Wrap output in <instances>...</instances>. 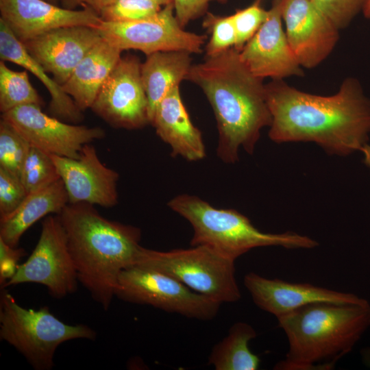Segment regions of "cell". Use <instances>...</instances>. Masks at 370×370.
Segmentation results:
<instances>
[{
    "instance_id": "6da1fadb",
    "label": "cell",
    "mask_w": 370,
    "mask_h": 370,
    "mask_svg": "<svg viewBox=\"0 0 370 370\" xmlns=\"http://www.w3.org/2000/svg\"><path fill=\"white\" fill-rule=\"evenodd\" d=\"M266 93L273 142H312L341 156L360 151L368 144L370 97L355 77L345 79L338 92L329 96L305 92L284 79L266 84Z\"/></svg>"
},
{
    "instance_id": "7a4b0ae2",
    "label": "cell",
    "mask_w": 370,
    "mask_h": 370,
    "mask_svg": "<svg viewBox=\"0 0 370 370\" xmlns=\"http://www.w3.org/2000/svg\"><path fill=\"white\" fill-rule=\"evenodd\" d=\"M186 79L203 90L213 110L219 133L217 156L234 164L241 147L252 154L261 130L271 125L272 116L266 84L243 62L239 51L232 47L206 56L203 62L192 64Z\"/></svg>"
},
{
    "instance_id": "3957f363",
    "label": "cell",
    "mask_w": 370,
    "mask_h": 370,
    "mask_svg": "<svg viewBox=\"0 0 370 370\" xmlns=\"http://www.w3.org/2000/svg\"><path fill=\"white\" fill-rule=\"evenodd\" d=\"M58 216L79 282L107 310L120 273L135 264L140 230L105 218L88 203L68 204Z\"/></svg>"
},
{
    "instance_id": "277c9868",
    "label": "cell",
    "mask_w": 370,
    "mask_h": 370,
    "mask_svg": "<svg viewBox=\"0 0 370 370\" xmlns=\"http://www.w3.org/2000/svg\"><path fill=\"white\" fill-rule=\"evenodd\" d=\"M288 339L278 370H330L370 328V304H310L277 318Z\"/></svg>"
},
{
    "instance_id": "5b68a950",
    "label": "cell",
    "mask_w": 370,
    "mask_h": 370,
    "mask_svg": "<svg viewBox=\"0 0 370 370\" xmlns=\"http://www.w3.org/2000/svg\"><path fill=\"white\" fill-rule=\"evenodd\" d=\"M167 205L192 225L191 246L206 245L235 260L256 247L312 249L319 245L317 241L293 232H261L236 210L214 208L195 195H177Z\"/></svg>"
},
{
    "instance_id": "8992f818",
    "label": "cell",
    "mask_w": 370,
    "mask_h": 370,
    "mask_svg": "<svg viewBox=\"0 0 370 370\" xmlns=\"http://www.w3.org/2000/svg\"><path fill=\"white\" fill-rule=\"evenodd\" d=\"M0 295V338L14 347L36 370L53 367L57 348L66 341L95 340L97 333L84 324H66L47 306L26 309L3 288Z\"/></svg>"
},
{
    "instance_id": "52a82bcc",
    "label": "cell",
    "mask_w": 370,
    "mask_h": 370,
    "mask_svg": "<svg viewBox=\"0 0 370 370\" xmlns=\"http://www.w3.org/2000/svg\"><path fill=\"white\" fill-rule=\"evenodd\" d=\"M134 266L169 275L221 304L236 302L241 293L236 279L235 260L206 245L167 251L141 246Z\"/></svg>"
},
{
    "instance_id": "ba28073f",
    "label": "cell",
    "mask_w": 370,
    "mask_h": 370,
    "mask_svg": "<svg viewBox=\"0 0 370 370\" xmlns=\"http://www.w3.org/2000/svg\"><path fill=\"white\" fill-rule=\"evenodd\" d=\"M115 296L124 301L150 305L199 320L212 319L221 305L169 275L138 266L121 271Z\"/></svg>"
},
{
    "instance_id": "9c48e42d",
    "label": "cell",
    "mask_w": 370,
    "mask_h": 370,
    "mask_svg": "<svg viewBox=\"0 0 370 370\" xmlns=\"http://www.w3.org/2000/svg\"><path fill=\"white\" fill-rule=\"evenodd\" d=\"M78 282L66 233L57 214L45 217L35 248L4 288L37 283L45 286L51 297L60 299L75 293Z\"/></svg>"
},
{
    "instance_id": "30bf717a",
    "label": "cell",
    "mask_w": 370,
    "mask_h": 370,
    "mask_svg": "<svg viewBox=\"0 0 370 370\" xmlns=\"http://www.w3.org/2000/svg\"><path fill=\"white\" fill-rule=\"evenodd\" d=\"M97 29L103 39L122 51L136 49L146 56L166 51L199 53L207 38L180 25L173 3L147 18L128 22L102 21Z\"/></svg>"
},
{
    "instance_id": "8fae6325",
    "label": "cell",
    "mask_w": 370,
    "mask_h": 370,
    "mask_svg": "<svg viewBox=\"0 0 370 370\" xmlns=\"http://www.w3.org/2000/svg\"><path fill=\"white\" fill-rule=\"evenodd\" d=\"M140 66L138 57H121L90 108L112 127L136 130L150 124Z\"/></svg>"
},
{
    "instance_id": "7c38bea8",
    "label": "cell",
    "mask_w": 370,
    "mask_h": 370,
    "mask_svg": "<svg viewBox=\"0 0 370 370\" xmlns=\"http://www.w3.org/2000/svg\"><path fill=\"white\" fill-rule=\"evenodd\" d=\"M40 106L29 104L1 114L30 144L51 155L77 159L86 144L103 138L106 132L99 127L69 124L51 116Z\"/></svg>"
},
{
    "instance_id": "4fadbf2b",
    "label": "cell",
    "mask_w": 370,
    "mask_h": 370,
    "mask_svg": "<svg viewBox=\"0 0 370 370\" xmlns=\"http://www.w3.org/2000/svg\"><path fill=\"white\" fill-rule=\"evenodd\" d=\"M282 16L288 42L302 68L317 66L332 52L339 29L312 0H282Z\"/></svg>"
},
{
    "instance_id": "5bb4252c",
    "label": "cell",
    "mask_w": 370,
    "mask_h": 370,
    "mask_svg": "<svg viewBox=\"0 0 370 370\" xmlns=\"http://www.w3.org/2000/svg\"><path fill=\"white\" fill-rule=\"evenodd\" d=\"M282 0H273L263 23L239 51L243 62L259 78L303 76L282 23Z\"/></svg>"
},
{
    "instance_id": "9a60e30c",
    "label": "cell",
    "mask_w": 370,
    "mask_h": 370,
    "mask_svg": "<svg viewBox=\"0 0 370 370\" xmlns=\"http://www.w3.org/2000/svg\"><path fill=\"white\" fill-rule=\"evenodd\" d=\"M51 157L65 186L69 204L88 203L104 208L116 205L119 175L101 162L90 143L83 146L77 159Z\"/></svg>"
},
{
    "instance_id": "2e32d148",
    "label": "cell",
    "mask_w": 370,
    "mask_h": 370,
    "mask_svg": "<svg viewBox=\"0 0 370 370\" xmlns=\"http://www.w3.org/2000/svg\"><path fill=\"white\" fill-rule=\"evenodd\" d=\"M243 282L254 304L276 318L313 303L368 302L367 299L353 293L308 283H292L280 279H269L254 272L246 274Z\"/></svg>"
},
{
    "instance_id": "e0dca14e",
    "label": "cell",
    "mask_w": 370,
    "mask_h": 370,
    "mask_svg": "<svg viewBox=\"0 0 370 370\" xmlns=\"http://www.w3.org/2000/svg\"><path fill=\"white\" fill-rule=\"evenodd\" d=\"M1 18L22 42L51 29L69 26L97 28L102 20L92 9L70 10L45 0H0Z\"/></svg>"
},
{
    "instance_id": "ac0fdd59",
    "label": "cell",
    "mask_w": 370,
    "mask_h": 370,
    "mask_svg": "<svg viewBox=\"0 0 370 370\" xmlns=\"http://www.w3.org/2000/svg\"><path fill=\"white\" fill-rule=\"evenodd\" d=\"M101 39L95 27L69 26L51 29L23 44L27 52L62 86Z\"/></svg>"
},
{
    "instance_id": "d6986e66",
    "label": "cell",
    "mask_w": 370,
    "mask_h": 370,
    "mask_svg": "<svg viewBox=\"0 0 370 370\" xmlns=\"http://www.w3.org/2000/svg\"><path fill=\"white\" fill-rule=\"evenodd\" d=\"M151 124L160 139L169 145L173 157L198 161L206 156L201 132L190 119L180 86L173 88L160 101Z\"/></svg>"
},
{
    "instance_id": "ffe728a7",
    "label": "cell",
    "mask_w": 370,
    "mask_h": 370,
    "mask_svg": "<svg viewBox=\"0 0 370 370\" xmlns=\"http://www.w3.org/2000/svg\"><path fill=\"white\" fill-rule=\"evenodd\" d=\"M121 52L101 38L62 85L82 112L91 108L101 86L121 59Z\"/></svg>"
},
{
    "instance_id": "44dd1931",
    "label": "cell",
    "mask_w": 370,
    "mask_h": 370,
    "mask_svg": "<svg viewBox=\"0 0 370 370\" xmlns=\"http://www.w3.org/2000/svg\"><path fill=\"white\" fill-rule=\"evenodd\" d=\"M0 58L18 64L37 77L51 95L49 112L63 121L79 123L84 116L73 99L62 86L47 74L43 67L27 52L22 42L0 18Z\"/></svg>"
},
{
    "instance_id": "7402d4cb",
    "label": "cell",
    "mask_w": 370,
    "mask_h": 370,
    "mask_svg": "<svg viewBox=\"0 0 370 370\" xmlns=\"http://www.w3.org/2000/svg\"><path fill=\"white\" fill-rule=\"evenodd\" d=\"M69 204L61 178L27 195L20 206L0 221V238L17 247L23 234L36 221L49 214H59Z\"/></svg>"
},
{
    "instance_id": "603a6c76",
    "label": "cell",
    "mask_w": 370,
    "mask_h": 370,
    "mask_svg": "<svg viewBox=\"0 0 370 370\" xmlns=\"http://www.w3.org/2000/svg\"><path fill=\"white\" fill-rule=\"evenodd\" d=\"M190 54L185 51H158L147 55L141 63V78L148 101L150 124L160 101L186 79L192 66Z\"/></svg>"
},
{
    "instance_id": "cb8c5ba5",
    "label": "cell",
    "mask_w": 370,
    "mask_h": 370,
    "mask_svg": "<svg viewBox=\"0 0 370 370\" xmlns=\"http://www.w3.org/2000/svg\"><path fill=\"white\" fill-rule=\"evenodd\" d=\"M256 335L251 325L241 321L234 323L227 335L213 347L208 363L216 370L258 369L260 359L249 347Z\"/></svg>"
},
{
    "instance_id": "d4e9b609",
    "label": "cell",
    "mask_w": 370,
    "mask_h": 370,
    "mask_svg": "<svg viewBox=\"0 0 370 370\" xmlns=\"http://www.w3.org/2000/svg\"><path fill=\"white\" fill-rule=\"evenodd\" d=\"M42 107L44 101L29 82L27 71L11 70L0 62V111L1 114L23 105Z\"/></svg>"
},
{
    "instance_id": "484cf974",
    "label": "cell",
    "mask_w": 370,
    "mask_h": 370,
    "mask_svg": "<svg viewBox=\"0 0 370 370\" xmlns=\"http://www.w3.org/2000/svg\"><path fill=\"white\" fill-rule=\"evenodd\" d=\"M19 177L28 194L60 179L51 155L32 145Z\"/></svg>"
},
{
    "instance_id": "4316f807",
    "label": "cell",
    "mask_w": 370,
    "mask_h": 370,
    "mask_svg": "<svg viewBox=\"0 0 370 370\" xmlns=\"http://www.w3.org/2000/svg\"><path fill=\"white\" fill-rule=\"evenodd\" d=\"M30 144L8 121H0V167L19 177Z\"/></svg>"
},
{
    "instance_id": "83f0119b",
    "label": "cell",
    "mask_w": 370,
    "mask_h": 370,
    "mask_svg": "<svg viewBox=\"0 0 370 370\" xmlns=\"http://www.w3.org/2000/svg\"><path fill=\"white\" fill-rule=\"evenodd\" d=\"M151 0H112L99 15L105 22H128L149 18L162 8Z\"/></svg>"
},
{
    "instance_id": "f1b7e54d",
    "label": "cell",
    "mask_w": 370,
    "mask_h": 370,
    "mask_svg": "<svg viewBox=\"0 0 370 370\" xmlns=\"http://www.w3.org/2000/svg\"><path fill=\"white\" fill-rule=\"evenodd\" d=\"M206 14L203 25L210 32V38L206 45V56H214L234 47L236 34L232 16Z\"/></svg>"
},
{
    "instance_id": "f546056e",
    "label": "cell",
    "mask_w": 370,
    "mask_h": 370,
    "mask_svg": "<svg viewBox=\"0 0 370 370\" xmlns=\"http://www.w3.org/2000/svg\"><path fill=\"white\" fill-rule=\"evenodd\" d=\"M232 16L236 34L234 48L241 51L266 19L267 10L260 6V0H256L252 5L238 10Z\"/></svg>"
},
{
    "instance_id": "4dcf8cb0",
    "label": "cell",
    "mask_w": 370,
    "mask_h": 370,
    "mask_svg": "<svg viewBox=\"0 0 370 370\" xmlns=\"http://www.w3.org/2000/svg\"><path fill=\"white\" fill-rule=\"evenodd\" d=\"M367 0H312L316 7L340 30L347 27Z\"/></svg>"
},
{
    "instance_id": "1f68e13d",
    "label": "cell",
    "mask_w": 370,
    "mask_h": 370,
    "mask_svg": "<svg viewBox=\"0 0 370 370\" xmlns=\"http://www.w3.org/2000/svg\"><path fill=\"white\" fill-rule=\"evenodd\" d=\"M27 195L20 177L0 167V221L11 214Z\"/></svg>"
},
{
    "instance_id": "d6a6232c",
    "label": "cell",
    "mask_w": 370,
    "mask_h": 370,
    "mask_svg": "<svg viewBox=\"0 0 370 370\" xmlns=\"http://www.w3.org/2000/svg\"><path fill=\"white\" fill-rule=\"evenodd\" d=\"M227 0H173L175 17L180 25L184 28L188 23L207 13L211 1L221 3Z\"/></svg>"
},
{
    "instance_id": "836d02e7",
    "label": "cell",
    "mask_w": 370,
    "mask_h": 370,
    "mask_svg": "<svg viewBox=\"0 0 370 370\" xmlns=\"http://www.w3.org/2000/svg\"><path fill=\"white\" fill-rule=\"evenodd\" d=\"M25 255L23 249L14 247L0 238V285L3 288L16 273L19 260Z\"/></svg>"
},
{
    "instance_id": "e575fe53",
    "label": "cell",
    "mask_w": 370,
    "mask_h": 370,
    "mask_svg": "<svg viewBox=\"0 0 370 370\" xmlns=\"http://www.w3.org/2000/svg\"><path fill=\"white\" fill-rule=\"evenodd\" d=\"M112 0H59L62 7L70 10H75L78 6L88 7L92 9L98 14L101 9Z\"/></svg>"
},
{
    "instance_id": "d590c367",
    "label": "cell",
    "mask_w": 370,
    "mask_h": 370,
    "mask_svg": "<svg viewBox=\"0 0 370 370\" xmlns=\"http://www.w3.org/2000/svg\"><path fill=\"white\" fill-rule=\"evenodd\" d=\"M360 151L363 154L365 164L370 169V145L369 144L365 145Z\"/></svg>"
},
{
    "instance_id": "8d00e7d4",
    "label": "cell",
    "mask_w": 370,
    "mask_h": 370,
    "mask_svg": "<svg viewBox=\"0 0 370 370\" xmlns=\"http://www.w3.org/2000/svg\"><path fill=\"white\" fill-rule=\"evenodd\" d=\"M362 356L363 361L367 366L370 367V347L365 348L362 351Z\"/></svg>"
},
{
    "instance_id": "74e56055",
    "label": "cell",
    "mask_w": 370,
    "mask_h": 370,
    "mask_svg": "<svg viewBox=\"0 0 370 370\" xmlns=\"http://www.w3.org/2000/svg\"><path fill=\"white\" fill-rule=\"evenodd\" d=\"M362 13L366 18L370 19V0L366 1Z\"/></svg>"
},
{
    "instance_id": "f35d334b",
    "label": "cell",
    "mask_w": 370,
    "mask_h": 370,
    "mask_svg": "<svg viewBox=\"0 0 370 370\" xmlns=\"http://www.w3.org/2000/svg\"><path fill=\"white\" fill-rule=\"evenodd\" d=\"M151 1L158 3L162 7L169 5L171 3H173V0H151Z\"/></svg>"
},
{
    "instance_id": "ab89813d",
    "label": "cell",
    "mask_w": 370,
    "mask_h": 370,
    "mask_svg": "<svg viewBox=\"0 0 370 370\" xmlns=\"http://www.w3.org/2000/svg\"><path fill=\"white\" fill-rule=\"evenodd\" d=\"M48 2H50L53 4H55V5H58L60 2H59V0H45Z\"/></svg>"
}]
</instances>
